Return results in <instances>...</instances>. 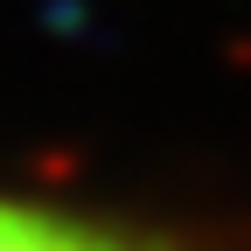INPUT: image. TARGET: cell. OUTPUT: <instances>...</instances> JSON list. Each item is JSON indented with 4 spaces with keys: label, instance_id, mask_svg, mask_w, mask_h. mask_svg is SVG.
<instances>
[{
    "label": "cell",
    "instance_id": "cell-1",
    "mask_svg": "<svg viewBox=\"0 0 251 251\" xmlns=\"http://www.w3.org/2000/svg\"><path fill=\"white\" fill-rule=\"evenodd\" d=\"M0 251H119V244L70 224V216H56V209L0 202Z\"/></svg>",
    "mask_w": 251,
    "mask_h": 251
}]
</instances>
